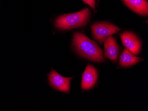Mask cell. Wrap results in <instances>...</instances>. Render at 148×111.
Wrapping results in <instances>:
<instances>
[{"label": "cell", "instance_id": "2", "mask_svg": "<svg viewBox=\"0 0 148 111\" xmlns=\"http://www.w3.org/2000/svg\"><path fill=\"white\" fill-rule=\"evenodd\" d=\"M90 15L88 8H85L75 13L63 15L56 19L55 25L56 28L61 30L82 27L89 20Z\"/></svg>", "mask_w": 148, "mask_h": 111}, {"label": "cell", "instance_id": "6", "mask_svg": "<svg viewBox=\"0 0 148 111\" xmlns=\"http://www.w3.org/2000/svg\"><path fill=\"white\" fill-rule=\"evenodd\" d=\"M98 77L96 69L91 65H88L82 75L81 88L84 90L92 88L95 85Z\"/></svg>", "mask_w": 148, "mask_h": 111}, {"label": "cell", "instance_id": "5", "mask_svg": "<svg viewBox=\"0 0 148 111\" xmlns=\"http://www.w3.org/2000/svg\"><path fill=\"white\" fill-rule=\"evenodd\" d=\"M51 85L56 89L63 92L69 93L72 78H65L52 70L49 75Z\"/></svg>", "mask_w": 148, "mask_h": 111}, {"label": "cell", "instance_id": "4", "mask_svg": "<svg viewBox=\"0 0 148 111\" xmlns=\"http://www.w3.org/2000/svg\"><path fill=\"white\" fill-rule=\"evenodd\" d=\"M124 46L134 55H138L142 49V43L138 37L132 32L125 31L120 34Z\"/></svg>", "mask_w": 148, "mask_h": 111}, {"label": "cell", "instance_id": "7", "mask_svg": "<svg viewBox=\"0 0 148 111\" xmlns=\"http://www.w3.org/2000/svg\"><path fill=\"white\" fill-rule=\"evenodd\" d=\"M105 55L113 63L117 61L119 54V46L115 39L110 36L104 40Z\"/></svg>", "mask_w": 148, "mask_h": 111}, {"label": "cell", "instance_id": "9", "mask_svg": "<svg viewBox=\"0 0 148 111\" xmlns=\"http://www.w3.org/2000/svg\"><path fill=\"white\" fill-rule=\"evenodd\" d=\"M142 60L143 59L139 57H136L128 50L125 49L120 57L119 65L121 67H125L133 66Z\"/></svg>", "mask_w": 148, "mask_h": 111}, {"label": "cell", "instance_id": "8", "mask_svg": "<svg viewBox=\"0 0 148 111\" xmlns=\"http://www.w3.org/2000/svg\"><path fill=\"white\" fill-rule=\"evenodd\" d=\"M130 9L137 14L146 16L148 14V3L146 0H122Z\"/></svg>", "mask_w": 148, "mask_h": 111}, {"label": "cell", "instance_id": "3", "mask_svg": "<svg viewBox=\"0 0 148 111\" xmlns=\"http://www.w3.org/2000/svg\"><path fill=\"white\" fill-rule=\"evenodd\" d=\"M120 28L107 22H97L91 26V30L94 38L101 44L106 39L120 31Z\"/></svg>", "mask_w": 148, "mask_h": 111}, {"label": "cell", "instance_id": "1", "mask_svg": "<svg viewBox=\"0 0 148 111\" xmlns=\"http://www.w3.org/2000/svg\"><path fill=\"white\" fill-rule=\"evenodd\" d=\"M73 45L81 56L94 62H104L102 50L97 43L84 34L79 32L74 34Z\"/></svg>", "mask_w": 148, "mask_h": 111}, {"label": "cell", "instance_id": "10", "mask_svg": "<svg viewBox=\"0 0 148 111\" xmlns=\"http://www.w3.org/2000/svg\"><path fill=\"white\" fill-rule=\"evenodd\" d=\"M86 4H87L95 11V5H96V2L95 0H82Z\"/></svg>", "mask_w": 148, "mask_h": 111}]
</instances>
